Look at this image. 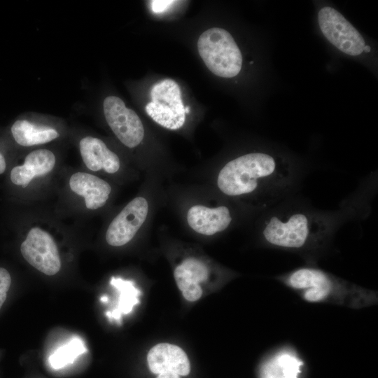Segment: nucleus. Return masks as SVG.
<instances>
[{
    "mask_svg": "<svg viewBox=\"0 0 378 378\" xmlns=\"http://www.w3.org/2000/svg\"><path fill=\"white\" fill-rule=\"evenodd\" d=\"M174 2V1L168 0L151 1V9L154 13H160L167 9V8Z\"/></svg>",
    "mask_w": 378,
    "mask_h": 378,
    "instance_id": "nucleus-21",
    "label": "nucleus"
},
{
    "mask_svg": "<svg viewBox=\"0 0 378 378\" xmlns=\"http://www.w3.org/2000/svg\"><path fill=\"white\" fill-rule=\"evenodd\" d=\"M303 362L296 351L284 346L270 354L260 369V378H298Z\"/></svg>",
    "mask_w": 378,
    "mask_h": 378,
    "instance_id": "nucleus-16",
    "label": "nucleus"
},
{
    "mask_svg": "<svg viewBox=\"0 0 378 378\" xmlns=\"http://www.w3.org/2000/svg\"><path fill=\"white\" fill-rule=\"evenodd\" d=\"M103 109L108 126L125 146L134 148L141 142L144 136L142 122L134 111L126 107L120 98L106 97Z\"/></svg>",
    "mask_w": 378,
    "mask_h": 378,
    "instance_id": "nucleus-8",
    "label": "nucleus"
},
{
    "mask_svg": "<svg viewBox=\"0 0 378 378\" xmlns=\"http://www.w3.org/2000/svg\"><path fill=\"white\" fill-rule=\"evenodd\" d=\"M329 231L327 220L302 211L274 215L262 230L265 241L288 250H304L321 244Z\"/></svg>",
    "mask_w": 378,
    "mask_h": 378,
    "instance_id": "nucleus-3",
    "label": "nucleus"
},
{
    "mask_svg": "<svg viewBox=\"0 0 378 378\" xmlns=\"http://www.w3.org/2000/svg\"><path fill=\"white\" fill-rule=\"evenodd\" d=\"M276 279L308 302L330 303L352 309L377 304V291L354 284L316 267H299Z\"/></svg>",
    "mask_w": 378,
    "mask_h": 378,
    "instance_id": "nucleus-1",
    "label": "nucleus"
},
{
    "mask_svg": "<svg viewBox=\"0 0 378 378\" xmlns=\"http://www.w3.org/2000/svg\"><path fill=\"white\" fill-rule=\"evenodd\" d=\"M187 220L193 230L210 236L227 229L232 221V216L225 206L209 208L195 205L189 209Z\"/></svg>",
    "mask_w": 378,
    "mask_h": 378,
    "instance_id": "nucleus-12",
    "label": "nucleus"
},
{
    "mask_svg": "<svg viewBox=\"0 0 378 378\" xmlns=\"http://www.w3.org/2000/svg\"><path fill=\"white\" fill-rule=\"evenodd\" d=\"M363 50L366 52H369L370 51V47L369 46H365Z\"/></svg>",
    "mask_w": 378,
    "mask_h": 378,
    "instance_id": "nucleus-24",
    "label": "nucleus"
},
{
    "mask_svg": "<svg viewBox=\"0 0 378 378\" xmlns=\"http://www.w3.org/2000/svg\"><path fill=\"white\" fill-rule=\"evenodd\" d=\"M69 187L74 192L83 197L86 208L91 210L105 205L111 192L108 183L86 172L72 174L69 178Z\"/></svg>",
    "mask_w": 378,
    "mask_h": 378,
    "instance_id": "nucleus-13",
    "label": "nucleus"
},
{
    "mask_svg": "<svg viewBox=\"0 0 378 378\" xmlns=\"http://www.w3.org/2000/svg\"><path fill=\"white\" fill-rule=\"evenodd\" d=\"M148 212V204L145 198L138 197L130 201L108 225L107 243L113 246L127 244L144 223Z\"/></svg>",
    "mask_w": 378,
    "mask_h": 378,
    "instance_id": "nucleus-9",
    "label": "nucleus"
},
{
    "mask_svg": "<svg viewBox=\"0 0 378 378\" xmlns=\"http://www.w3.org/2000/svg\"><path fill=\"white\" fill-rule=\"evenodd\" d=\"M85 351L82 342L74 339L55 351L50 356L49 361L53 368H62L71 363L78 356Z\"/></svg>",
    "mask_w": 378,
    "mask_h": 378,
    "instance_id": "nucleus-19",
    "label": "nucleus"
},
{
    "mask_svg": "<svg viewBox=\"0 0 378 378\" xmlns=\"http://www.w3.org/2000/svg\"><path fill=\"white\" fill-rule=\"evenodd\" d=\"M6 168V162L4 155L0 153V174H3Z\"/></svg>",
    "mask_w": 378,
    "mask_h": 378,
    "instance_id": "nucleus-23",
    "label": "nucleus"
},
{
    "mask_svg": "<svg viewBox=\"0 0 378 378\" xmlns=\"http://www.w3.org/2000/svg\"><path fill=\"white\" fill-rule=\"evenodd\" d=\"M150 102L145 110L158 124L169 130H178L185 123V106L179 85L172 79L156 83L150 90Z\"/></svg>",
    "mask_w": 378,
    "mask_h": 378,
    "instance_id": "nucleus-5",
    "label": "nucleus"
},
{
    "mask_svg": "<svg viewBox=\"0 0 378 378\" xmlns=\"http://www.w3.org/2000/svg\"><path fill=\"white\" fill-rule=\"evenodd\" d=\"M111 284L118 290L120 297L117 308L111 312H107L106 315L110 318L118 320L122 314H129L133 307L139 302L138 297L140 291L134 286L132 281L113 277Z\"/></svg>",
    "mask_w": 378,
    "mask_h": 378,
    "instance_id": "nucleus-18",
    "label": "nucleus"
},
{
    "mask_svg": "<svg viewBox=\"0 0 378 378\" xmlns=\"http://www.w3.org/2000/svg\"><path fill=\"white\" fill-rule=\"evenodd\" d=\"M199 54L207 68L223 78L237 76L242 65L241 51L232 35L218 27L204 31L197 41Z\"/></svg>",
    "mask_w": 378,
    "mask_h": 378,
    "instance_id": "nucleus-4",
    "label": "nucleus"
},
{
    "mask_svg": "<svg viewBox=\"0 0 378 378\" xmlns=\"http://www.w3.org/2000/svg\"><path fill=\"white\" fill-rule=\"evenodd\" d=\"M107 300H108V298H107L106 296H103V297L101 298V301H102V302H106Z\"/></svg>",
    "mask_w": 378,
    "mask_h": 378,
    "instance_id": "nucleus-25",
    "label": "nucleus"
},
{
    "mask_svg": "<svg viewBox=\"0 0 378 378\" xmlns=\"http://www.w3.org/2000/svg\"><path fill=\"white\" fill-rule=\"evenodd\" d=\"M209 274L208 267L195 258H187L174 270V276L183 298L189 302L199 300L202 295L200 283L206 280Z\"/></svg>",
    "mask_w": 378,
    "mask_h": 378,
    "instance_id": "nucleus-11",
    "label": "nucleus"
},
{
    "mask_svg": "<svg viewBox=\"0 0 378 378\" xmlns=\"http://www.w3.org/2000/svg\"><path fill=\"white\" fill-rule=\"evenodd\" d=\"M157 378H180V376L174 372H164L159 374Z\"/></svg>",
    "mask_w": 378,
    "mask_h": 378,
    "instance_id": "nucleus-22",
    "label": "nucleus"
},
{
    "mask_svg": "<svg viewBox=\"0 0 378 378\" xmlns=\"http://www.w3.org/2000/svg\"><path fill=\"white\" fill-rule=\"evenodd\" d=\"M20 252L31 266L44 274L52 276L60 270L57 244L48 232L39 227L30 229L21 244Z\"/></svg>",
    "mask_w": 378,
    "mask_h": 378,
    "instance_id": "nucleus-7",
    "label": "nucleus"
},
{
    "mask_svg": "<svg viewBox=\"0 0 378 378\" xmlns=\"http://www.w3.org/2000/svg\"><path fill=\"white\" fill-rule=\"evenodd\" d=\"M291 172L270 154L251 153L228 162L218 173L217 186L232 197L258 190L271 193L288 180Z\"/></svg>",
    "mask_w": 378,
    "mask_h": 378,
    "instance_id": "nucleus-2",
    "label": "nucleus"
},
{
    "mask_svg": "<svg viewBox=\"0 0 378 378\" xmlns=\"http://www.w3.org/2000/svg\"><path fill=\"white\" fill-rule=\"evenodd\" d=\"M318 21L324 36L340 50L351 56L362 53L365 46L363 36L335 8L328 6L321 8Z\"/></svg>",
    "mask_w": 378,
    "mask_h": 378,
    "instance_id": "nucleus-6",
    "label": "nucleus"
},
{
    "mask_svg": "<svg viewBox=\"0 0 378 378\" xmlns=\"http://www.w3.org/2000/svg\"><path fill=\"white\" fill-rule=\"evenodd\" d=\"M147 362L154 374L170 372L186 376L190 372V361L185 351L169 343H160L152 347L148 354Z\"/></svg>",
    "mask_w": 378,
    "mask_h": 378,
    "instance_id": "nucleus-10",
    "label": "nucleus"
},
{
    "mask_svg": "<svg viewBox=\"0 0 378 378\" xmlns=\"http://www.w3.org/2000/svg\"><path fill=\"white\" fill-rule=\"evenodd\" d=\"M10 284L11 277L9 272L5 268L0 267V309L6 301Z\"/></svg>",
    "mask_w": 378,
    "mask_h": 378,
    "instance_id": "nucleus-20",
    "label": "nucleus"
},
{
    "mask_svg": "<svg viewBox=\"0 0 378 378\" xmlns=\"http://www.w3.org/2000/svg\"><path fill=\"white\" fill-rule=\"evenodd\" d=\"M184 109H185V113H186V114L189 113V111H190V108H189L188 106H186V107L184 108Z\"/></svg>",
    "mask_w": 378,
    "mask_h": 378,
    "instance_id": "nucleus-26",
    "label": "nucleus"
},
{
    "mask_svg": "<svg viewBox=\"0 0 378 378\" xmlns=\"http://www.w3.org/2000/svg\"><path fill=\"white\" fill-rule=\"evenodd\" d=\"M81 158L91 171L104 169L109 174L118 171L120 162L118 156L105 143L96 137L85 136L79 143Z\"/></svg>",
    "mask_w": 378,
    "mask_h": 378,
    "instance_id": "nucleus-15",
    "label": "nucleus"
},
{
    "mask_svg": "<svg viewBox=\"0 0 378 378\" xmlns=\"http://www.w3.org/2000/svg\"><path fill=\"white\" fill-rule=\"evenodd\" d=\"M11 133L17 144L26 147L46 144L59 136L55 129L27 120H16L11 127Z\"/></svg>",
    "mask_w": 378,
    "mask_h": 378,
    "instance_id": "nucleus-17",
    "label": "nucleus"
},
{
    "mask_svg": "<svg viewBox=\"0 0 378 378\" xmlns=\"http://www.w3.org/2000/svg\"><path fill=\"white\" fill-rule=\"evenodd\" d=\"M56 158L48 149H38L29 153L21 165L10 171V180L16 186L26 188L36 177L50 173L54 168Z\"/></svg>",
    "mask_w": 378,
    "mask_h": 378,
    "instance_id": "nucleus-14",
    "label": "nucleus"
}]
</instances>
